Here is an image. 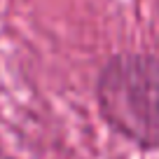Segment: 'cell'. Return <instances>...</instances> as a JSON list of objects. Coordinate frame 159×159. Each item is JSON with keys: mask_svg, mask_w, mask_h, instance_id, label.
<instances>
[{"mask_svg": "<svg viewBox=\"0 0 159 159\" xmlns=\"http://www.w3.org/2000/svg\"><path fill=\"white\" fill-rule=\"evenodd\" d=\"M103 119L140 148H159V59L117 54L98 75Z\"/></svg>", "mask_w": 159, "mask_h": 159, "instance_id": "obj_1", "label": "cell"}, {"mask_svg": "<svg viewBox=\"0 0 159 159\" xmlns=\"http://www.w3.org/2000/svg\"><path fill=\"white\" fill-rule=\"evenodd\" d=\"M0 159H14V157H10V154H5V152H0Z\"/></svg>", "mask_w": 159, "mask_h": 159, "instance_id": "obj_2", "label": "cell"}]
</instances>
